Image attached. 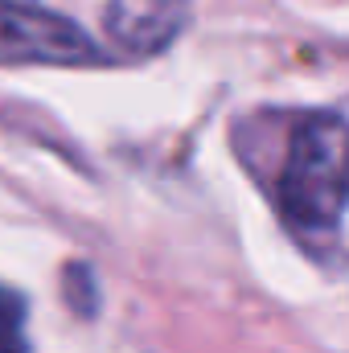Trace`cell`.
Listing matches in <instances>:
<instances>
[{
	"mask_svg": "<svg viewBox=\"0 0 349 353\" xmlns=\"http://www.w3.org/2000/svg\"><path fill=\"white\" fill-rule=\"evenodd\" d=\"M103 50L50 8L0 0V66H99Z\"/></svg>",
	"mask_w": 349,
	"mask_h": 353,
	"instance_id": "2",
	"label": "cell"
},
{
	"mask_svg": "<svg viewBox=\"0 0 349 353\" xmlns=\"http://www.w3.org/2000/svg\"><path fill=\"white\" fill-rule=\"evenodd\" d=\"M0 353H29V341H25V300L12 288H0Z\"/></svg>",
	"mask_w": 349,
	"mask_h": 353,
	"instance_id": "4",
	"label": "cell"
},
{
	"mask_svg": "<svg viewBox=\"0 0 349 353\" xmlns=\"http://www.w3.org/2000/svg\"><path fill=\"white\" fill-rule=\"evenodd\" d=\"M66 296L74 304V312H94V283H90V271L87 267H70L66 271Z\"/></svg>",
	"mask_w": 349,
	"mask_h": 353,
	"instance_id": "5",
	"label": "cell"
},
{
	"mask_svg": "<svg viewBox=\"0 0 349 353\" xmlns=\"http://www.w3.org/2000/svg\"><path fill=\"white\" fill-rule=\"evenodd\" d=\"M275 201L283 222L300 234L337 230L349 201V123L341 115H304L292 128Z\"/></svg>",
	"mask_w": 349,
	"mask_h": 353,
	"instance_id": "1",
	"label": "cell"
},
{
	"mask_svg": "<svg viewBox=\"0 0 349 353\" xmlns=\"http://www.w3.org/2000/svg\"><path fill=\"white\" fill-rule=\"evenodd\" d=\"M185 25H189V0H107L103 8L107 37L136 58L169 50Z\"/></svg>",
	"mask_w": 349,
	"mask_h": 353,
	"instance_id": "3",
	"label": "cell"
}]
</instances>
